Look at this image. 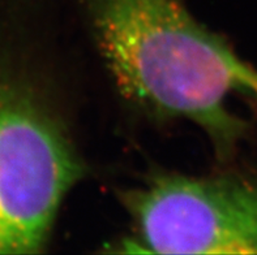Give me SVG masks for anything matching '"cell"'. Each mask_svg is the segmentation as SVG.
<instances>
[{"label": "cell", "instance_id": "6da1fadb", "mask_svg": "<svg viewBox=\"0 0 257 255\" xmlns=\"http://www.w3.org/2000/svg\"><path fill=\"white\" fill-rule=\"evenodd\" d=\"M95 45L119 91L158 120L199 126L221 160L234 155L248 124L231 95L257 100V71L182 0H86Z\"/></svg>", "mask_w": 257, "mask_h": 255}, {"label": "cell", "instance_id": "7a4b0ae2", "mask_svg": "<svg viewBox=\"0 0 257 255\" xmlns=\"http://www.w3.org/2000/svg\"><path fill=\"white\" fill-rule=\"evenodd\" d=\"M85 176L63 113L41 82L0 75V254L49 242L65 195Z\"/></svg>", "mask_w": 257, "mask_h": 255}, {"label": "cell", "instance_id": "3957f363", "mask_svg": "<svg viewBox=\"0 0 257 255\" xmlns=\"http://www.w3.org/2000/svg\"><path fill=\"white\" fill-rule=\"evenodd\" d=\"M132 220L128 251L257 254V178L156 172L121 193Z\"/></svg>", "mask_w": 257, "mask_h": 255}]
</instances>
